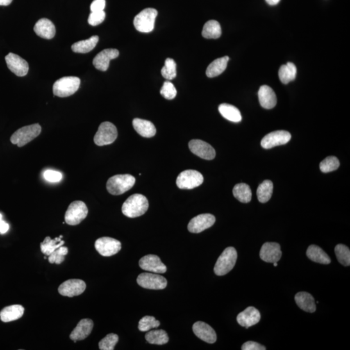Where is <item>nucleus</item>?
<instances>
[{"instance_id": "79ce46f5", "label": "nucleus", "mask_w": 350, "mask_h": 350, "mask_svg": "<svg viewBox=\"0 0 350 350\" xmlns=\"http://www.w3.org/2000/svg\"><path fill=\"white\" fill-rule=\"evenodd\" d=\"M119 340V337L116 334L110 333L103 338L99 343V349L101 350H113Z\"/></svg>"}, {"instance_id": "2f4dec72", "label": "nucleus", "mask_w": 350, "mask_h": 350, "mask_svg": "<svg viewBox=\"0 0 350 350\" xmlns=\"http://www.w3.org/2000/svg\"><path fill=\"white\" fill-rule=\"evenodd\" d=\"M222 30L220 24L216 20H210L204 24L202 35L208 39H217L221 35Z\"/></svg>"}, {"instance_id": "5fc2aeb1", "label": "nucleus", "mask_w": 350, "mask_h": 350, "mask_svg": "<svg viewBox=\"0 0 350 350\" xmlns=\"http://www.w3.org/2000/svg\"><path fill=\"white\" fill-rule=\"evenodd\" d=\"M2 215L1 213H0V221H2Z\"/></svg>"}, {"instance_id": "a18cd8bd", "label": "nucleus", "mask_w": 350, "mask_h": 350, "mask_svg": "<svg viewBox=\"0 0 350 350\" xmlns=\"http://www.w3.org/2000/svg\"><path fill=\"white\" fill-rule=\"evenodd\" d=\"M106 14L104 11H98V12L91 13L88 17V24L92 26H96L97 25L101 24L105 19Z\"/></svg>"}, {"instance_id": "864d4df0", "label": "nucleus", "mask_w": 350, "mask_h": 350, "mask_svg": "<svg viewBox=\"0 0 350 350\" xmlns=\"http://www.w3.org/2000/svg\"><path fill=\"white\" fill-rule=\"evenodd\" d=\"M274 267H277V266H278V263H277V262L274 263Z\"/></svg>"}, {"instance_id": "39448f33", "label": "nucleus", "mask_w": 350, "mask_h": 350, "mask_svg": "<svg viewBox=\"0 0 350 350\" xmlns=\"http://www.w3.org/2000/svg\"><path fill=\"white\" fill-rule=\"evenodd\" d=\"M42 128L39 124L22 127L16 131L11 137V142L18 147L24 146L40 135Z\"/></svg>"}, {"instance_id": "4be33fe9", "label": "nucleus", "mask_w": 350, "mask_h": 350, "mask_svg": "<svg viewBox=\"0 0 350 350\" xmlns=\"http://www.w3.org/2000/svg\"><path fill=\"white\" fill-rule=\"evenodd\" d=\"M93 327H94V322L92 320L88 319L81 320L70 334V337L75 342H76L77 340L85 339L92 332Z\"/></svg>"}, {"instance_id": "e433bc0d", "label": "nucleus", "mask_w": 350, "mask_h": 350, "mask_svg": "<svg viewBox=\"0 0 350 350\" xmlns=\"http://www.w3.org/2000/svg\"><path fill=\"white\" fill-rule=\"evenodd\" d=\"M145 339L150 344L163 345L167 344L169 341V337L166 331L163 329H158V330H153L147 333L145 335Z\"/></svg>"}, {"instance_id": "9d476101", "label": "nucleus", "mask_w": 350, "mask_h": 350, "mask_svg": "<svg viewBox=\"0 0 350 350\" xmlns=\"http://www.w3.org/2000/svg\"><path fill=\"white\" fill-rule=\"evenodd\" d=\"M137 283L141 287L148 289L161 290L167 287V279L156 273H142L138 276Z\"/></svg>"}, {"instance_id": "f3484780", "label": "nucleus", "mask_w": 350, "mask_h": 350, "mask_svg": "<svg viewBox=\"0 0 350 350\" xmlns=\"http://www.w3.org/2000/svg\"><path fill=\"white\" fill-rule=\"evenodd\" d=\"M141 269L154 273L163 274L167 271V267L158 256L149 254L143 257L139 261Z\"/></svg>"}, {"instance_id": "4468645a", "label": "nucleus", "mask_w": 350, "mask_h": 350, "mask_svg": "<svg viewBox=\"0 0 350 350\" xmlns=\"http://www.w3.org/2000/svg\"><path fill=\"white\" fill-rule=\"evenodd\" d=\"M215 217L210 213L201 214L193 218L189 222L188 230L192 233H201L214 224Z\"/></svg>"}, {"instance_id": "1a4fd4ad", "label": "nucleus", "mask_w": 350, "mask_h": 350, "mask_svg": "<svg viewBox=\"0 0 350 350\" xmlns=\"http://www.w3.org/2000/svg\"><path fill=\"white\" fill-rule=\"evenodd\" d=\"M204 177L201 172L195 170H186L177 177V185L182 190H192L201 186Z\"/></svg>"}, {"instance_id": "ddd939ff", "label": "nucleus", "mask_w": 350, "mask_h": 350, "mask_svg": "<svg viewBox=\"0 0 350 350\" xmlns=\"http://www.w3.org/2000/svg\"><path fill=\"white\" fill-rule=\"evenodd\" d=\"M86 288L85 281L79 279H72L61 284L58 290L62 296L74 297L81 295L85 291Z\"/></svg>"}, {"instance_id": "4c0bfd02", "label": "nucleus", "mask_w": 350, "mask_h": 350, "mask_svg": "<svg viewBox=\"0 0 350 350\" xmlns=\"http://www.w3.org/2000/svg\"><path fill=\"white\" fill-rule=\"evenodd\" d=\"M335 252L336 257L340 264L346 267L349 266L350 251L348 247L342 244L337 245L335 247Z\"/></svg>"}, {"instance_id": "9b49d317", "label": "nucleus", "mask_w": 350, "mask_h": 350, "mask_svg": "<svg viewBox=\"0 0 350 350\" xmlns=\"http://www.w3.org/2000/svg\"><path fill=\"white\" fill-rule=\"evenodd\" d=\"M95 248L101 256L109 257L118 253L122 249V244L115 239L103 237L98 239L95 242Z\"/></svg>"}, {"instance_id": "ea45409f", "label": "nucleus", "mask_w": 350, "mask_h": 350, "mask_svg": "<svg viewBox=\"0 0 350 350\" xmlns=\"http://www.w3.org/2000/svg\"><path fill=\"white\" fill-rule=\"evenodd\" d=\"M339 166V160L335 156H329L320 163V169L325 173L335 171Z\"/></svg>"}, {"instance_id": "c85d7f7f", "label": "nucleus", "mask_w": 350, "mask_h": 350, "mask_svg": "<svg viewBox=\"0 0 350 350\" xmlns=\"http://www.w3.org/2000/svg\"><path fill=\"white\" fill-rule=\"evenodd\" d=\"M228 61L229 57L228 56L215 59L207 68L206 72V76L210 77V78L219 76L226 70Z\"/></svg>"}, {"instance_id": "c9c22d12", "label": "nucleus", "mask_w": 350, "mask_h": 350, "mask_svg": "<svg viewBox=\"0 0 350 350\" xmlns=\"http://www.w3.org/2000/svg\"><path fill=\"white\" fill-rule=\"evenodd\" d=\"M273 192V183L269 180H266L259 186L257 190V196L258 201L261 203H265L270 199Z\"/></svg>"}, {"instance_id": "c756f323", "label": "nucleus", "mask_w": 350, "mask_h": 350, "mask_svg": "<svg viewBox=\"0 0 350 350\" xmlns=\"http://www.w3.org/2000/svg\"><path fill=\"white\" fill-rule=\"evenodd\" d=\"M219 111L222 116L229 121L235 123L242 121V114L236 106L226 103L221 104L219 106Z\"/></svg>"}, {"instance_id": "de8ad7c7", "label": "nucleus", "mask_w": 350, "mask_h": 350, "mask_svg": "<svg viewBox=\"0 0 350 350\" xmlns=\"http://www.w3.org/2000/svg\"><path fill=\"white\" fill-rule=\"evenodd\" d=\"M105 0H94L90 6V10L92 12H98L103 11L105 8Z\"/></svg>"}, {"instance_id": "603ef678", "label": "nucleus", "mask_w": 350, "mask_h": 350, "mask_svg": "<svg viewBox=\"0 0 350 350\" xmlns=\"http://www.w3.org/2000/svg\"><path fill=\"white\" fill-rule=\"evenodd\" d=\"M265 1L270 6H275V5L278 4L280 0H265Z\"/></svg>"}, {"instance_id": "6ab92c4d", "label": "nucleus", "mask_w": 350, "mask_h": 350, "mask_svg": "<svg viewBox=\"0 0 350 350\" xmlns=\"http://www.w3.org/2000/svg\"><path fill=\"white\" fill-rule=\"evenodd\" d=\"M119 54V51L116 49H104L95 56L93 65L100 71L105 72L108 70L110 61L117 58Z\"/></svg>"}, {"instance_id": "58836bf2", "label": "nucleus", "mask_w": 350, "mask_h": 350, "mask_svg": "<svg viewBox=\"0 0 350 350\" xmlns=\"http://www.w3.org/2000/svg\"><path fill=\"white\" fill-rule=\"evenodd\" d=\"M162 76L168 81L172 80L177 76V65L173 59L168 58L165 60L164 67L162 69Z\"/></svg>"}, {"instance_id": "5701e85b", "label": "nucleus", "mask_w": 350, "mask_h": 350, "mask_svg": "<svg viewBox=\"0 0 350 350\" xmlns=\"http://www.w3.org/2000/svg\"><path fill=\"white\" fill-rule=\"evenodd\" d=\"M34 31L41 38L51 39L55 35L56 29L55 26L51 20L47 18H42L36 23L34 27Z\"/></svg>"}, {"instance_id": "09e8293b", "label": "nucleus", "mask_w": 350, "mask_h": 350, "mask_svg": "<svg viewBox=\"0 0 350 350\" xmlns=\"http://www.w3.org/2000/svg\"><path fill=\"white\" fill-rule=\"evenodd\" d=\"M243 350H265L266 347L258 342L248 341L243 345Z\"/></svg>"}, {"instance_id": "2eb2a0df", "label": "nucleus", "mask_w": 350, "mask_h": 350, "mask_svg": "<svg viewBox=\"0 0 350 350\" xmlns=\"http://www.w3.org/2000/svg\"><path fill=\"white\" fill-rule=\"evenodd\" d=\"M189 148L195 155L204 160H211L215 157V151L208 143L200 140H191Z\"/></svg>"}, {"instance_id": "b1692460", "label": "nucleus", "mask_w": 350, "mask_h": 350, "mask_svg": "<svg viewBox=\"0 0 350 350\" xmlns=\"http://www.w3.org/2000/svg\"><path fill=\"white\" fill-rule=\"evenodd\" d=\"M258 98L261 106L265 109H272L276 105V94L269 86H261L258 92Z\"/></svg>"}, {"instance_id": "dca6fc26", "label": "nucleus", "mask_w": 350, "mask_h": 350, "mask_svg": "<svg viewBox=\"0 0 350 350\" xmlns=\"http://www.w3.org/2000/svg\"><path fill=\"white\" fill-rule=\"evenodd\" d=\"M9 69L18 77L26 76L29 71V65L26 60L18 54L10 53L6 56Z\"/></svg>"}, {"instance_id": "473e14b6", "label": "nucleus", "mask_w": 350, "mask_h": 350, "mask_svg": "<svg viewBox=\"0 0 350 350\" xmlns=\"http://www.w3.org/2000/svg\"><path fill=\"white\" fill-rule=\"evenodd\" d=\"M297 67L294 64L288 63L287 65H282L279 68V78L281 83L287 85L290 81H294L297 76Z\"/></svg>"}, {"instance_id": "a878e982", "label": "nucleus", "mask_w": 350, "mask_h": 350, "mask_svg": "<svg viewBox=\"0 0 350 350\" xmlns=\"http://www.w3.org/2000/svg\"><path fill=\"white\" fill-rule=\"evenodd\" d=\"M295 301L301 310L308 313H314L317 309L314 298L310 293L300 292L295 295Z\"/></svg>"}, {"instance_id": "7ed1b4c3", "label": "nucleus", "mask_w": 350, "mask_h": 350, "mask_svg": "<svg viewBox=\"0 0 350 350\" xmlns=\"http://www.w3.org/2000/svg\"><path fill=\"white\" fill-rule=\"evenodd\" d=\"M238 259V253L234 247L224 250L215 263L214 272L217 276H224L233 269Z\"/></svg>"}, {"instance_id": "0eeeda50", "label": "nucleus", "mask_w": 350, "mask_h": 350, "mask_svg": "<svg viewBox=\"0 0 350 350\" xmlns=\"http://www.w3.org/2000/svg\"><path fill=\"white\" fill-rule=\"evenodd\" d=\"M88 213V208L85 202L80 201L73 202L68 206L65 213V221L71 226L80 224L87 217Z\"/></svg>"}, {"instance_id": "cd10ccee", "label": "nucleus", "mask_w": 350, "mask_h": 350, "mask_svg": "<svg viewBox=\"0 0 350 350\" xmlns=\"http://www.w3.org/2000/svg\"><path fill=\"white\" fill-rule=\"evenodd\" d=\"M306 254L308 258L314 262L326 265L331 263V259L328 254L317 245H312L309 247Z\"/></svg>"}, {"instance_id": "37998d69", "label": "nucleus", "mask_w": 350, "mask_h": 350, "mask_svg": "<svg viewBox=\"0 0 350 350\" xmlns=\"http://www.w3.org/2000/svg\"><path fill=\"white\" fill-rule=\"evenodd\" d=\"M68 253V248L61 246L50 254L48 258L49 262L50 263H56L57 265L61 264L65 261V257L67 255Z\"/></svg>"}, {"instance_id": "f03ea898", "label": "nucleus", "mask_w": 350, "mask_h": 350, "mask_svg": "<svg viewBox=\"0 0 350 350\" xmlns=\"http://www.w3.org/2000/svg\"><path fill=\"white\" fill-rule=\"evenodd\" d=\"M136 179L131 174H117L109 179L106 183L108 192L113 195H120L131 190Z\"/></svg>"}, {"instance_id": "412c9836", "label": "nucleus", "mask_w": 350, "mask_h": 350, "mask_svg": "<svg viewBox=\"0 0 350 350\" xmlns=\"http://www.w3.org/2000/svg\"><path fill=\"white\" fill-rule=\"evenodd\" d=\"M260 319V311L254 307H249L240 313L237 317L238 324L247 329L258 324Z\"/></svg>"}, {"instance_id": "3c124183", "label": "nucleus", "mask_w": 350, "mask_h": 350, "mask_svg": "<svg viewBox=\"0 0 350 350\" xmlns=\"http://www.w3.org/2000/svg\"><path fill=\"white\" fill-rule=\"evenodd\" d=\"M13 0H0V6H8L11 4Z\"/></svg>"}, {"instance_id": "c03bdc74", "label": "nucleus", "mask_w": 350, "mask_h": 350, "mask_svg": "<svg viewBox=\"0 0 350 350\" xmlns=\"http://www.w3.org/2000/svg\"><path fill=\"white\" fill-rule=\"evenodd\" d=\"M160 94L164 98L171 100L176 97L177 92L173 84L170 81H165L161 88Z\"/></svg>"}, {"instance_id": "8fccbe9b", "label": "nucleus", "mask_w": 350, "mask_h": 350, "mask_svg": "<svg viewBox=\"0 0 350 350\" xmlns=\"http://www.w3.org/2000/svg\"><path fill=\"white\" fill-rule=\"evenodd\" d=\"M9 229V225L6 221L2 220L0 221V234H4L8 232Z\"/></svg>"}, {"instance_id": "f257e3e1", "label": "nucleus", "mask_w": 350, "mask_h": 350, "mask_svg": "<svg viewBox=\"0 0 350 350\" xmlns=\"http://www.w3.org/2000/svg\"><path fill=\"white\" fill-rule=\"evenodd\" d=\"M148 208L147 198L143 195L135 194L129 197L123 204L122 213L129 218H135L145 214Z\"/></svg>"}, {"instance_id": "6e6552de", "label": "nucleus", "mask_w": 350, "mask_h": 350, "mask_svg": "<svg viewBox=\"0 0 350 350\" xmlns=\"http://www.w3.org/2000/svg\"><path fill=\"white\" fill-rule=\"evenodd\" d=\"M118 137L116 127L112 123L106 122L100 125L94 136V143L98 146L112 144Z\"/></svg>"}, {"instance_id": "bb28decb", "label": "nucleus", "mask_w": 350, "mask_h": 350, "mask_svg": "<svg viewBox=\"0 0 350 350\" xmlns=\"http://www.w3.org/2000/svg\"><path fill=\"white\" fill-rule=\"evenodd\" d=\"M24 308L21 305L6 307L0 312V319L4 322H10L20 319L24 315Z\"/></svg>"}, {"instance_id": "7c9ffc66", "label": "nucleus", "mask_w": 350, "mask_h": 350, "mask_svg": "<svg viewBox=\"0 0 350 350\" xmlns=\"http://www.w3.org/2000/svg\"><path fill=\"white\" fill-rule=\"evenodd\" d=\"M99 42L98 36H93L87 40L79 41L72 45V49L75 53H87L96 46Z\"/></svg>"}, {"instance_id": "393cba45", "label": "nucleus", "mask_w": 350, "mask_h": 350, "mask_svg": "<svg viewBox=\"0 0 350 350\" xmlns=\"http://www.w3.org/2000/svg\"><path fill=\"white\" fill-rule=\"evenodd\" d=\"M133 125L135 131L143 137L152 138L156 135L155 126L151 122L136 118L133 120Z\"/></svg>"}, {"instance_id": "aec40b11", "label": "nucleus", "mask_w": 350, "mask_h": 350, "mask_svg": "<svg viewBox=\"0 0 350 350\" xmlns=\"http://www.w3.org/2000/svg\"><path fill=\"white\" fill-rule=\"evenodd\" d=\"M193 331L198 338L209 344H213L217 340V335L214 329L205 322H195L193 326Z\"/></svg>"}, {"instance_id": "a19ab883", "label": "nucleus", "mask_w": 350, "mask_h": 350, "mask_svg": "<svg viewBox=\"0 0 350 350\" xmlns=\"http://www.w3.org/2000/svg\"><path fill=\"white\" fill-rule=\"evenodd\" d=\"M160 325V321L151 316H145L140 320L138 329L143 332L148 331L150 329L157 328Z\"/></svg>"}, {"instance_id": "f704fd0d", "label": "nucleus", "mask_w": 350, "mask_h": 350, "mask_svg": "<svg viewBox=\"0 0 350 350\" xmlns=\"http://www.w3.org/2000/svg\"><path fill=\"white\" fill-rule=\"evenodd\" d=\"M63 236L51 240L50 237H46L44 239V242L41 243L40 249L41 252L46 256H49L50 254L53 252L58 248L63 246L65 244V242L62 240Z\"/></svg>"}, {"instance_id": "423d86ee", "label": "nucleus", "mask_w": 350, "mask_h": 350, "mask_svg": "<svg viewBox=\"0 0 350 350\" xmlns=\"http://www.w3.org/2000/svg\"><path fill=\"white\" fill-rule=\"evenodd\" d=\"M158 11L153 8H147L143 10L134 20V26L136 30L141 33H150L153 31Z\"/></svg>"}, {"instance_id": "72a5a7b5", "label": "nucleus", "mask_w": 350, "mask_h": 350, "mask_svg": "<svg viewBox=\"0 0 350 350\" xmlns=\"http://www.w3.org/2000/svg\"><path fill=\"white\" fill-rule=\"evenodd\" d=\"M233 194L239 201L243 203H248L252 199V191L247 184L241 183L234 186Z\"/></svg>"}, {"instance_id": "a211bd4d", "label": "nucleus", "mask_w": 350, "mask_h": 350, "mask_svg": "<svg viewBox=\"0 0 350 350\" xmlns=\"http://www.w3.org/2000/svg\"><path fill=\"white\" fill-rule=\"evenodd\" d=\"M281 254L280 245L277 243H265L260 252L261 260L272 263L278 262L281 259Z\"/></svg>"}, {"instance_id": "49530a36", "label": "nucleus", "mask_w": 350, "mask_h": 350, "mask_svg": "<svg viewBox=\"0 0 350 350\" xmlns=\"http://www.w3.org/2000/svg\"><path fill=\"white\" fill-rule=\"evenodd\" d=\"M44 178L45 181L49 182V183H59L62 180L63 174L60 172L47 169L44 172Z\"/></svg>"}, {"instance_id": "f8f14e48", "label": "nucleus", "mask_w": 350, "mask_h": 350, "mask_svg": "<svg viewBox=\"0 0 350 350\" xmlns=\"http://www.w3.org/2000/svg\"><path fill=\"white\" fill-rule=\"evenodd\" d=\"M291 138V135L285 131H277L272 132L266 135L261 142V147L265 149L273 148L287 144Z\"/></svg>"}, {"instance_id": "20e7f679", "label": "nucleus", "mask_w": 350, "mask_h": 350, "mask_svg": "<svg viewBox=\"0 0 350 350\" xmlns=\"http://www.w3.org/2000/svg\"><path fill=\"white\" fill-rule=\"evenodd\" d=\"M81 80L77 77H65L59 79L54 83L53 91L56 96L67 97L70 96L78 90Z\"/></svg>"}]
</instances>
